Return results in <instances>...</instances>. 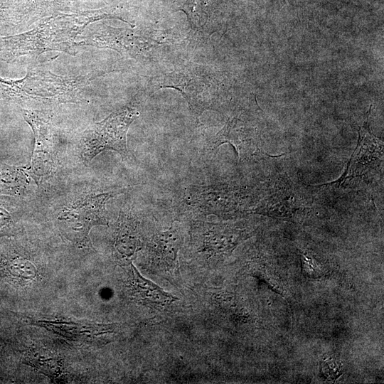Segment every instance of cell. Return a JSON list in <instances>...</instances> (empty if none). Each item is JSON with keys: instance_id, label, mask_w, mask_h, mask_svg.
I'll return each mask as SVG.
<instances>
[{"instance_id": "cell-10", "label": "cell", "mask_w": 384, "mask_h": 384, "mask_svg": "<svg viewBox=\"0 0 384 384\" xmlns=\"http://www.w3.org/2000/svg\"><path fill=\"white\" fill-rule=\"evenodd\" d=\"M102 31V37L97 38L100 46L110 47L122 53H127L132 57L146 50L150 46L147 38L134 36L132 31L107 27Z\"/></svg>"}, {"instance_id": "cell-1", "label": "cell", "mask_w": 384, "mask_h": 384, "mask_svg": "<svg viewBox=\"0 0 384 384\" xmlns=\"http://www.w3.org/2000/svg\"><path fill=\"white\" fill-rule=\"evenodd\" d=\"M151 84L155 90L166 87L178 90L197 116L210 109L218 90L214 75L205 66L193 63L153 78Z\"/></svg>"}, {"instance_id": "cell-13", "label": "cell", "mask_w": 384, "mask_h": 384, "mask_svg": "<svg viewBox=\"0 0 384 384\" xmlns=\"http://www.w3.org/2000/svg\"><path fill=\"white\" fill-rule=\"evenodd\" d=\"M212 2V0H186L178 10L186 14L193 30L203 31L210 18Z\"/></svg>"}, {"instance_id": "cell-7", "label": "cell", "mask_w": 384, "mask_h": 384, "mask_svg": "<svg viewBox=\"0 0 384 384\" xmlns=\"http://www.w3.org/2000/svg\"><path fill=\"white\" fill-rule=\"evenodd\" d=\"M127 289L133 300L153 309H162L178 299L151 280L143 277L132 263Z\"/></svg>"}, {"instance_id": "cell-16", "label": "cell", "mask_w": 384, "mask_h": 384, "mask_svg": "<svg viewBox=\"0 0 384 384\" xmlns=\"http://www.w3.org/2000/svg\"><path fill=\"white\" fill-rule=\"evenodd\" d=\"M10 269L14 274L25 279L33 278L36 274L34 265L28 260L16 259L12 261Z\"/></svg>"}, {"instance_id": "cell-9", "label": "cell", "mask_w": 384, "mask_h": 384, "mask_svg": "<svg viewBox=\"0 0 384 384\" xmlns=\"http://www.w3.org/2000/svg\"><path fill=\"white\" fill-rule=\"evenodd\" d=\"M181 236L171 228L155 235L149 243L151 260L162 269L170 271L178 267Z\"/></svg>"}, {"instance_id": "cell-4", "label": "cell", "mask_w": 384, "mask_h": 384, "mask_svg": "<svg viewBox=\"0 0 384 384\" xmlns=\"http://www.w3.org/2000/svg\"><path fill=\"white\" fill-rule=\"evenodd\" d=\"M371 105L366 122L358 129L357 146L341 177L335 182L341 184L346 180L363 176L380 162L383 158V143L370 132L368 124Z\"/></svg>"}, {"instance_id": "cell-3", "label": "cell", "mask_w": 384, "mask_h": 384, "mask_svg": "<svg viewBox=\"0 0 384 384\" xmlns=\"http://www.w3.org/2000/svg\"><path fill=\"white\" fill-rule=\"evenodd\" d=\"M116 192L88 195L65 206L58 217L59 228L68 240L79 244L90 242L89 232L96 225H107L105 204Z\"/></svg>"}, {"instance_id": "cell-15", "label": "cell", "mask_w": 384, "mask_h": 384, "mask_svg": "<svg viewBox=\"0 0 384 384\" xmlns=\"http://www.w3.org/2000/svg\"><path fill=\"white\" fill-rule=\"evenodd\" d=\"M26 178L20 169L0 165V191L16 193L26 184Z\"/></svg>"}, {"instance_id": "cell-17", "label": "cell", "mask_w": 384, "mask_h": 384, "mask_svg": "<svg viewBox=\"0 0 384 384\" xmlns=\"http://www.w3.org/2000/svg\"><path fill=\"white\" fill-rule=\"evenodd\" d=\"M11 218L9 212L0 207V235L7 232L11 223Z\"/></svg>"}, {"instance_id": "cell-6", "label": "cell", "mask_w": 384, "mask_h": 384, "mask_svg": "<svg viewBox=\"0 0 384 384\" xmlns=\"http://www.w3.org/2000/svg\"><path fill=\"white\" fill-rule=\"evenodd\" d=\"M183 203L187 210L203 215H223L233 210L235 206L233 192L210 186L188 188Z\"/></svg>"}, {"instance_id": "cell-14", "label": "cell", "mask_w": 384, "mask_h": 384, "mask_svg": "<svg viewBox=\"0 0 384 384\" xmlns=\"http://www.w3.org/2000/svg\"><path fill=\"white\" fill-rule=\"evenodd\" d=\"M26 360L45 375L52 378L60 373V363L59 358L53 353L41 348L31 350L26 356Z\"/></svg>"}, {"instance_id": "cell-5", "label": "cell", "mask_w": 384, "mask_h": 384, "mask_svg": "<svg viewBox=\"0 0 384 384\" xmlns=\"http://www.w3.org/2000/svg\"><path fill=\"white\" fill-rule=\"evenodd\" d=\"M23 115L35 135L31 169L36 176H45L52 171L55 163L51 124L48 119L33 112L23 110Z\"/></svg>"}, {"instance_id": "cell-8", "label": "cell", "mask_w": 384, "mask_h": 384, "mask_svg": "<svg viewBox=\"0 0 384 384\" xmlns=\"http://www.w3.org/2000/svg\"><path fill=\"white\" fill-rule=\"evenodd\" d=\"M245 237L242 230L226 225L207 223L203 225L200 250L209 256L230 252Z\"/></svg>"}, {"instance_id": "cell-11", "label": "cell", "mask_w": 384, "mask_h": 384, "mask_svg": "<svg viewBox=\"0 0 384 384\" xmlns=\"http://www.w3.org/2000/svg\"><path fill=\"white\" fill-rule=\"evenodd\" d=\"M114 250L124 260L132 258L142 247V241L137 222L129 217L121 215L115 231Z\"/></svg>"}, {"instance_id": "cell-2", "label": "cell", "mask_w": 384, "mask_h": 384, "mask_svg": "<svg viewBox=\"0 0 384 384\" xmlns=\"http://www.w3.org/2000/svg\"><path fill=\"white\" fill-rule=\"evenodd\" d=\"M137 116L136 110L127 107L110 114L102 121L90 127L82 135L81 154L89 162L106 149H111L127 156V133Z\"/></svg>"}, {"instance_id": "cell-12", "label": "cell", "mask_w": 384, "mask_h": 384, "mask_svg": "<svg viewBox=\"0 0 384 384\" xmlns=\"http://www.w3.org/2000/svg\"><path fill=\"white\" fill-rule=\"evenodd\" d=\"M252 137L243 122L234 117L229 118L223 129L213 140L214 149L224 143L231 144L236 149L238 158L246 154L252 144Z\"/></svg>"}]
</instances>
